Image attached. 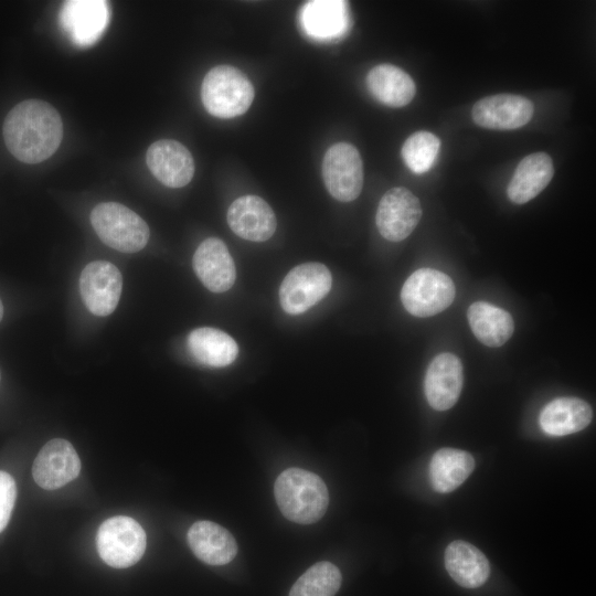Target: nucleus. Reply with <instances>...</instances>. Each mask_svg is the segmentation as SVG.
<instances>
[{
  "mask_svg": "<svg viewBox=\"0 0 596 596\" xmlns=\"http://www.w3.org/2000/svg\"><path fill=\"white\" fill-rule=\"evenodd\" d=\"M3 139L10 153L24 163H40L60 147L63 123L57 110L40 99L15 105L3 123Z\"/></svg>",
  "mask_w": 596,
  "mask_h": 596,
  "instance_id": "obj_1",
  "label": "nucleus"
},
{
  "mask_svg": "<svg viewBox=\"0 0 596 596\" xmlns=\"http://www.w3.org/2000/svg\"><path fill=\"white\" fill-rule=\"evenodd\" d=\"M274 493L284 517L299 524L319 521L329 504V493L323 480L301 468L284 470L275 481Z\"/></svg>",
  "mask_w": 596,
  "mask_h": 596,
  "instance_id": "obj_2",
  "label": "nucleus"
},
{
  "mask_svg": "<svg viewBox=\"0 0 596 596\" xmlns=\"http://www.w3.org/2000/svg\"><path fill=\"white\" fill-rule=\"evenodd\" d=\"M254 87L247 76L231 65H217L203 78L201 99L209 114L222 119L247 111L254 100Z\"/></svg>",
  "mask_w": 596,
  "mask_h": 596,
  "instance_id": "obj_3",
  "label": "nucleus"
},
{
  "mask_svg": "<svg viewBox=\"0 0 596 596\" xmlns=\"http://www.w3.org/2000/svg\"><path fill=\"white\" fill-rule=\"evenodd\" d=\"M91 223L107 246L123 252L142 249L149 240L147 223L132 210L117 202H102L91 213Z\"/></svg>",
  "mask_w": 596,
  "mask_h": 596,
  "instance_id": "obj_4",
  "label": "nucleus"
},
{
  "mask_svg": "<svg viewBox=\"0 0 596 596\" xmlns=\"http://www.w3.org/2000/svg\"><path fill=\"white\" fill-rule=\"evenodd\" d=\"M100 558L115 568H126L136 564L147 545L142 526L132 518L116 515L105 520L96 536Z\"/></svg>",
  "mask_w": 596,
  "mask_h": 596,
  "instance_id": "obj_5",
  "label": "nucleus"
},
{
  "mask_svg": "<svg viewBox=\"0 0 596 596\" xmlns=\"http://www.w3.org/2000/svg\"><path fill=\"white\" fill-rule=\"evenodd\" d=\"M456 295L451 278L437 269L415 270L404 283L401 301L415 317L435 316L448 308Z\"/></svg>",
  "mask_w": 596,
  "mask_h": 596,
  "instance_id": "obj_6",
  "label": "nucleus"
},
{
  "mask_svg": "<svg viewBox=\"0 0 596 596\" xmlns=\"http://www.w3.org/2000/svg\"><path fill=\"white\" fill-rule=\"evenodd\" d=\"M332 276L320 263H304L292 268L279 288L281 308L289 315H299L319 302L330 291Z\"/></svg>",
  "mask_w": 596,
  "mask_h": 596,
  "instance_id": "obj_7",
  "label": "nucleus"
},
{
  "mask_svg": "<svg viewBox=\"0 0 596 596\" xmlns=\"http://www.w3.org/2000/svg\"><path fill=\"white\" fill-rule=\"evenodd\" d=\"M322 177L327 190L336 200H355L362 191L364 178L358 149L349 142L332 145L323 157Z\"/></svg>",
  "mask_w": 596,
  "mask_h": 596,
  "instance_id": "obj_8",
  "label": "nucleus"
},
{
  "mask_svg": "<svg viewBox=\"0 0 596 596\" xmlns=\"http://www.w3.org/2000/svg\"><path fill=\"white\" fill-rule=\"evenodd\" d=\"M423 214L418 198L408 189L396 187L381 198L375 222L380 234L390 242H401L417 226Z\"/></svg>",
  "mask_w": 596,
  "mask_h": 596,
  "instance_id": "obj_9",
  "label": "nucleus"
},
{
  "mask_svg": "<svg viewBox=\"0 0 596 596\" xmlns=\"http://www.w3.org/2000/svg\"><path fill=\"white\" fill-rule=\"evenodd\" d=\"M121 288V274L109 262H91L81 273L79 292L86 308L95 316H108L116 309Z\"/></svg>",
  "mask_w": 596,
  "mask_h": 596,
  "instance_id": "obj_10",
  "label": "nucleus"
},
{
  "mask_svg": "<svg viewBox=\"0 0 596 596\" xmlns=\"http://www.w3.org/2000/svg\"><path fill=\"white\" fill-rule=\"evenodd\" d=\"M81 471V460L73 445L65 439L49 440L39 451L32 466L38 486L54 490L65 486Z\"/></svg>",
  "mask_w": 596,
  "mask_h": 596,
  "instance_id": "obj_11",
  "label": "nucleus"
},
{
  "mask_svg": "<svg viewBox=\"0 0 596 596\" xmlns=\"http://www.w3.org/2000/svg\"><path fill=\"white\" fill-rule=\"evenodd\" d=\"M530 99L515 94H496L475 103L471 116L476 125L493 130H513L526 125L533 116Z\"/></svg>",
  "mask_w": 596,
  "mask_h": 596,
  "instance_id": "obj_12",
  "label": "nucleus"
},
{
  "mask_svg": "<svg viewBox=\"0 0 596 596\" xmlns=\"http://www.w3.org/2000/svg\"><path fill=\"white\" fill-rule=\"evenodd\" d=\"M109 19V6L102 0L66 1L60 13L62 28L79 46L94 44L104 33Z\"/></svg>",
  "mask_w": 596,
  "mask_h": 596,
  "instance_id": "obj_13",
  "label": "nucleus"
},
{
  "mask_svg": "<svg viewBox=\"0 0 596 596\" xmlns=\"http://www.w3.org/2000/svg\"><path fill=\"white\" fill-rule=\"evenodd\" d=\"M464 383V370L459 358L444 352L429 363L424 391L428 404L436 411H447L458 401Z\"/></svg>",
  "mask_w": 596,
  "mask_h": 596,
  "instance_id": "obj_14",
  "label": "nucleus"
},
{
  "mask_svg": "<svg viewBox=\"0 0 596 596\" xmlns=\"http://www.w3.org/2000/svg\"><path fill=\"white\" fill-rule=\"evenodd\" d=\"M146 162L151 173L169 188L187 185L194 174V161L185 146L173 139L150 145Z\"/></svg>",
  "mask_w": 596,
  "mask_h": 596,
  "instance_id": "obj_15",
  "label": "nucleus"
},
{
  "mask_svg": "<svg viewBox=\"0 0 596 596\" xmlns=\"http://www.w3.org/2000/svg\"><path fill=\"white\" fill-rule=\"evenodd\" d=\"M227 223L240 237L252 242L269 240L277 227V220L268 203L257 195L236 199L227 210Z\"/></svg>",
  "mask_w": 596,
  "mask_h": 596,
  "instance_id": "obj_16",
  "label": "nucleus"
},
{
  "mask_svg": "<svg viewBox=\"0 0 596 596\" xmlns=\"http://www.w3.org/2000/svg\"><path fill=\"white\" fill-rule=\"evenodd\" d=\"M192 263L196 276L210 291H227L235 283L234 260L220 238L204 240L198 246Z\"/></svg>",
  "mask_w": 596,
  "mask_h": 596,
  "instance_id": "obj_17",
  "label": "nucleus"
},
{
  "mask_svg": "<svg viewBox=\"0 0 596 596\" xmlns=\"http://www.w3.org/2000/svg\"><path fill=\"white\" fill-rule=\"evenodd\" d=\"M188 543L194 555L210 565L230 563L237 553L234 536L212 521H198L188 531Z\"/></svg>",
  "mask_w": 596,
  "mask_h": 596,
  "instance_id": "obj_18",
  "label": "nucleus"
},
{
  "mask_svg": "<svg viewBox=\"0 0 596 596\" xmlns=\"http://www.w3.org/2000/svg\"><path fill=\"white\" fill-rule=\"evenodd\" d=\"M553 174V161L547 153L528 155L519 162L508 184V198L515 204L531 201L549 185Z\"/></svg>",
  "mask_w": 596,
  "mask_h": 596,
  "instance_id": "obj_19",
  "label": "nucleus"
},
{
  "mask_svg": "<svg viewBox=\"0 0 596 596\" xmlns=\"http://www.w3.org/2000/svg\"><path fill=\"white\" fill-rule=\"evenodd\" d=\"M593 412L589 404L578 397H557L547 403L540 413L539 423L551 436L577 433L589 425Z\"/></svg>",
  "mask_w": 596,
  "mask_h": 596,
  "instance_id": "obj_20",
  "label": "nucleus"
},
{
  "mask_svg": "<svg viewBox=\"0 0 596 596\" xmlns=\"http://www.w3.org/2000/svg\"><path fill=\"white\" fill-rule=\"evenodd\" d=\"M445 566L450 577L465 588L483 585L490 574V565L485 554L472 544L460 540L447 546Z\"/></svg>",
  "mask_w": 596,
  "mask_h": 596,
  "instance_id": "obj_21",
  "label": "nucleus"
},
{
  "mask_svg": "<svg viewBox=\"0 0 596 596\" xmlns=\"http://www.w3.org/2000/svg\"><path fill=\"white\" fill-rule=\"evenodd\" d=\"M366 86L374 98L390 107L408 105L415 96L413 78L392 64H380L366 75Z\"/></svg>",
  "mask_w": 596,
  "mask_h": 596,
  "instance_id": "obj_22",
  "label": "nucleus"
},
{
  "mask_svg": "<svg viewBox=\"0 0 596 596\" xmlns=\"http://www.w3.org/2000/svg\"><path fill=\"white\" fill-rule=\"evenodd\" d=\"M467 318L475 337L487 347L503 345L514 331L511 315L486 301L472 302L468 308Z\"/></svg>",
  "mask_w": 596,
  "mask_h": 596,
  "instance_id": "obj_23",
  "label": "nucleus"
},
{
  "mask_svg": "<svg viewBox=\"0 0 596 596\" xmlns=\"http://www.w3.org/2000/svg\"><path fill=\"white\" fill-rule=\"evenodd\" d=\"M188 348L196 361L213 368L230 365L238 354L236 341L226 332L211 327L192 330L188 336Z\"/></svg>",
  "mask_w": 596,
  "mask_h": 596,
  "instance_id": "obj_24",
  "label": "nucleus"
},
{
  "mask_svg": "<svg viewBox=\"0 0 596 596\" xmlns=\"http://www.w3.org/2000/svg\"><path fill=\"white\" fill-rule=\"evenodd\" d=\"M475 469L473 457L461 449L441 448L432 457L429 479L435 491L448 493L457 489Z\"/></svg>",
  "mask_w": 596,
  "mask_h": 596,
  "instance_id": "obj_25",
  "label": "nucleus"
},
{
  "mask_svg": "<svg viewBox=\"0 0 596 596\" xmlns=\"http://www.w3.org/2000/svg\"><path fill=\"white\" fill-rule=\"evenodd\" d=\"M345 8L343 1H309L301 10V25L307 34L317 39L336 36L345 26Z\"/></svg>",
  "mask_w": 596,
  "mask_h": 596,
  "instance_id": "obj_26",
  "label": "nucleus"
},
{
  "mask_svg": "<svg viewBox=\"0 0 596 596\" xmlns=\"http://www.w3.org/2000/svg\"><path fill=\"white\" fill-rule=\"evenodd\" d=\"M341 582V573L334 564L318 562L295 582L289 596H334Z\"/></svg>",
  "mask_w": 596,
  "mask_h": 596,
  "instance_id": "obj_27",
  "label": "nucleus"
},
{
  "mask_svg": "<svg viewBox=\"0 0 596 596\" xmlns=\"http://www.w3.org/2000/svg\"><path fill=\"white\" fill-rule=\"evenodd\" d=\"M439 148L440 140L436 135L419 130L405 140L401 153L405 164L414 173H424L433 167Z\"/></svg>",
  "mask_w": 596,
  "mask_h": 596,
  "instance_id": "obj_28",
  "label": "nucleus"
},
{
  "mask_svg": "<svg viewBox=\"0 0 596 596\" xmlns=\"http://www.w3.org/2000/svg\"><path fill=\"white\" fill-rule=\"evenodd\" d=\"M17 499L15 481L10 473L0 470V533L6 529Z\"/></svg>",
  "mask_w": 596,
  "mask_h": 596,
  "instance_id": "obj_29",
  "label": "nucleus"
},
{
  "mask_svg": "<svg viewBox=\"0 0 596 596\" xmlns=\"http://www.w3.org/2000/svg\"><path fill=\"white\" fill-rule=\"evenodd\" d=\"M2 317H3V305H2V301L0 299V321H1Z\"/></svg>",
  "mask_w": 596,
  "mask_h": 596,
  "instance_id": "obj_30",
  "label": "nucleus"
},
{
  "mask_svg": "<svg viewBox=\"0 0 596 596\" xmlns=\"http://www.w3.org/2000/svg\"><path fill=\"white\" fill-rule=\"evenodd\" d=\"M0 381H1V372H0Z\"/></svg>",
  "mask_w": 596,
  "mask_h": 596,
  "instance_id": "obj_31",
  "label": "nucleus"
}]
</instances>
